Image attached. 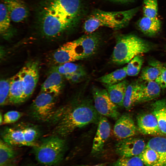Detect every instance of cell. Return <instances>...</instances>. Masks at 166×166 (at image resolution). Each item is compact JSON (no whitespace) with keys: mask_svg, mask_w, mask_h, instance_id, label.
<instances>
[{"mask_svg":"<svg viewBox=\"0 0 166 166\" xmlns=\"http://www.w3.org/2000/svg\"><path fill=\"white\" fill-rule=\"evenodd\" d=\"M143 11L144 16L152 18L158 17L157 0H144Z\"/></svg>","mask_w":166,"mask_h":166,"instance_id":"cell-31","label":"cell"},{"mask_svg":"<svg viewBox=\"0 0 166 166\" xmlns=\"http://www.w3.org/2000/svg\"><path fill=\"white\" fill-rule=\"evenodd\" d=\"M10 88V81L3 79L0 81V105L3 106L8 101Z\"/></svg>","mask_w":166,"mask_h":166,"instance_id":"cell-34","label":"cell"},{"mask_svg":"<svg viewBox=\"0 0 166 166\" xmlns=\"http://www.w3.org/2000/svg\"><path fill=\"white\" fill-rule=\"evenodd\" d=\"M2 140L12 146H27L24 127H7L2 133Z\"/></svg>","mask_w":166,"mask_h":166,"instance_id":"cell-17","label":"cell"},{"mask_svg":"<svg viewBox=\"0 0 166 166\" xmlns=\"http://www.w3.org/2000/svg\"><path fill=\"white\" fill-rule=\"evenodd\" d=\"M139 156L131 157H121L113 166H144Z\"/></svg>","mask_w":166,"mask_h":166,"instance_id":"cell-33","label":"cell"},{"mask_svg":"<svg viewBox=\"0 0 166 166\" xmlns=\"http://www.w3.org/2000/svg\"><path fill=\"white\" fill-rule=\"evenodd\" d=\"M141 93V83L132 82L127 86L123 106L127 110L130 109L136 103L140 102Z\"/></svg>","mask_w":166,"mask_h":166,"instance_id":"cell-21","label":"cell"},{"mask_svg":"<svg viewBox=\"0 0 166 166\" xmlns=\"http://www.w3.org/2000/svg\"><path fill=\"white\" fill-rule=\"evenodd\" d=\"M81 11L80 0H41L36 9V25L44 36L57 38L74 26Z\"/></svg>","mask_w":166,"mask_h":166,"instance_id":"cell-1","label":"cell"},{"mask_svg":"<svg viewBox=\"0 0 166 166\" xmlns=\"http://www.w3.org/2000/svg\"><path fill=\"white\" fill-rule=\"evenodd\" d=\"M161 87L155 81H146L141 83V93L140 102L150 101L160 95Z\"/></svg>","mask_w":166,"mask_h":166,"instance_id":"cell-22","label":"cell"},{"mask_svg":"<svg viewBox=\"0 0 166 166\" xmlns=\"http://www.w3.org/2000/svg\"><path fill=\"white\" fill-rule=\"evenodd\" d=\"M37 63L30 62L26 64L18 72L22 82L24 90V102L32 95L39 78Z\"/></svg>","mask_w":166,"mask_h":166,"instance_id":"cell-8","label":"cell"},{"mask_svg":"<svg viewBox=\"0 0 166 166\" xmlns=\"http://www.w3.org/2000/svg\"><path fill=\"white\" fill-rule=\"evenodd\" d=\"M85 74V71L82 68L71 74L65 77L67 80L71 82L76 83L80 81Z\"/></svg>","mask_w":166,"mask_h":166,"instance_id":"cell-36","label":"cell"},{"mask_svg":"<svg viewBox=\"0 0 166 166\" xmlns=\"http://www.w3.org/2000/svg\"><path fill=\"white\" fill-rule=\"evenodd\" d=\"M83 59L77 52L73 41L62 45L54 52L52 55L53 62L58 65Z\"/></svg>","mask_w":166,"mask_h":166,"instance_id":"cell-12","label":"cell"},{"mask_svg":"<svg viewBox=\"0 0 166 166\" xmlns=\"http://www.w3.org/2000/svg\"><path fill=\"white\" fill-rule=\"evenodd\" d=\"M10 88L8 102L12 105H18L24 102V90L19 72L10 79Z\"/></svg>","mask_w":166,"mask_h":166,"instance_id":"cell-18","label":"cell"},{"mask_svg":"<svg viewBox=\"0 0 166 166\" xmlns=\"http://www.w3.org/2000/svg\"><path fill=\"white\" fill-rule=\"evenodd\" d=\"M92 94L94 107L100 115L116 121L119 117L117 106L111 101L106 89L94 87Z\"/></svg>","mask_w":166,"mask_h":166,"instance_id":"cell-7","label":"cell"},{"mask_svg":"<svg viewBox=\"0 0 166 166\" xmlns=\"http://www.w3.org/2000/svg\"><path fill=\"white\" fill-rule=\"evenodd\" d=\"M66 148L65 140L53 135L43 139L33 147L36 160L42 166H54L62 160Z\"/></svg>","mask_w":166,"mask_h":166,"instance_id":"cell-5","label":"cell"},{"mask_svg":"<svg viewBox=\"0 0 166 166\" xmlns=\"http://www.w3.org/2000/svg\"><path fill=\"white\" fill-rule=\"evenodd\" d=\"M138 129L142 133L148 135H161L157 119L152 113H145L137 118Z\"/></svg>","mask_w":166,"mask_h":166,"instance_id":"cell-15","label":"cell"},{"mask_svg":"<svg viewBox=\"0 0 166 166\" xmlns=\"http://www.w3.org/2000/svg\"><path fill=\"white\" fill-rule=\"evenodd\" d=\"M146 146L155 151L166 165V138L156 136L150 139Z\"/></svg>","mask_w":166,"mask_h":166,"instance_id":"cell-28","label":"cell"},{"mask_svg":"<svg viewBox=\"0 0 166 166\" xmlns=\"http://www.w3.org/2000/svg\"><path fill=\"white\" fill-rule=\"evenodd\" d=\"M127 75L125 66L99 77L97 81L103 84L113 85L123 81Z\"/></svg>","mask_w":166,"mask_h":166,"instance_id":"cell-26","label":"cell"},{"mask_svg":"<svg viewBox=\"0 0 166 166\" xmlns=\"http://www.w3.org/2000/svg\"><path fill=\"white\" fill-rule=\"evenodd\" d=\"M82 68L79 65L69 62L58 65L53 67L52 69L55 70L62 76H65L71 74Z\"/></svg>","mask_w":166,"mask_h":166,"instance_id":"cell-32","label":"cell"},{"mask_svg":"<svg viewBox=\"0 0 166 166\" xmlns=\"http://www.w3.org/2000/svg\"><path fill=\"white\" fill-rule=\"evenodd\" d=\"M128 84L127 81L124 80L113 85H103L111 101L117 106H122Z\"/></svg>","mask_w":166,"mask_h":166,"instance_id":"cell-19","label":"cell"},{"mask_svg":"<svg viewBox=\"0 0 166 166\" xmlns=\"http://www.w3.org/2000/svg\"><path fill=\"white\" fill-rule=\"evenodd\" d=\"M17 163L15 159L0 166H17Z\"/></svg>","mask_w":166,"mask_h":166,"instance_id":"cell-38","label":"cell"},{"mask_svg":"<svg viewBox=\"0 0 166 166\" xmlns=\"http://www.w3.org/2000/svg\"><path fill=\"white\" fill-rule=\"evenodd\" d=\"M103 164H96L95 165H79L78 166H103Z\"/></svg>","mask_w":166,"mask_h":166,"instance_id":"cell-40","label":"cell"},{"mask_svg":"<svg viewBox=\"0 0 166 166\" xmlns=\"http://www.w3.org/2000/svg\"><path fill=\"white\" fill-rule=\"evenodd\" d=\"M146 145L143 140L131 137L120 140L116 144L115 151L121 157L139 156L145 148Z\"/></svg>","mask_w":166,"mask_h":166,"instance_id":"cell-9","label":"cell"},{"mask_svg":"<svg viewBox=\"0 0 166 166\" xmlns=\"http://www.w3.org/2000/svg\"><path fill=\"white\" fill-rule=\"evenodd\" d=\"M11 21L15 22L24 21L29 15V9L22 0H3Z\"/></svg>","mask_w":166,"mask_h":166,"instance_id":"cell-14","label":"cell"},{"mask_svg":"<svg viewBox=\"0 0 166 166\" xmlns=\"http://www.w3.org/2000/svg\"><path fill=\"white\" fill-rule=\"evenodd\" d=\"M155 81L161 89L166 88V67L163 69Z\"/></svg>","mask_w":166,"mask_h":166,"instance_id":"cell-37","label":"cell"},{"mask_svg":"<svg viewBox=\"0 0 166 166\" xmlns=\"http://www.w3.org/2000/svg\"><path fill=\"white\" fill-rule=\"evenodd\" d=\"M165 67L160 63L153 61L150 66L145 67L142 69L141 78L146 81H155Z\"/></svg>","mask_w":166,"mask_h":166,"instance_id":"cell-27","label":"cell"},{"mask_svg":"<svg viewBox=\"0 0 166 166\" xmlns=\"http://www.w3.org/2000/svg\"><path fill=\"white\" fill-rule=\"evenodd\" d=\"M56 114L57 124L53 133L61 138L68 136L79 128L98 124L101 116L88 99L74 101Z\"/></svg>","mask_w":166,"mask_h":166,"instance_id":"cell-2","label":"cell"},{"mask_svg":"<svg viewBox=\"0 0 166 166\" xmlns=\"http://www.w3.org/2000/svg\"><path fill=\"white\" fill-rule=\"evenodd\" d=\"M23 166H42V165H37L33 164H30L26 165Z\"/></svg>","mask_w":166,"mask_h":166,"instance_id":"cell-42","label":"cell"},{"mask_svg":"<svg viewBox=\"0 0 166 166\" xmlns=\"http://www.w3.org/2000/svg\"><path fill=\"white\" fill-rule=\"evenodd\" d=\"M137 132V129L132 118L127 114L120 116L114 125V134L120 140L133 137Z\"/></svg>","mask_w":166,"mask_h":166,"instance_id":"cell-11","label":"cell"},{"mask_svg":"<svg viewBox=\"0 0 166 166\" xmlns=\"http://www.w3.org/2000/svg\"><path fill=\"white\" fill-rule=\"evenodd\" d=\"M98 124L93 143L91 150L93 154H97L102 151L110 133V125L106 117L101 116Z\"/></svg>","mask_w":166,"mask_h":166,"instance_id":"cell-13","label":"cell"},{"mask_svg":"<svg viewBox=\"0 0 166 166\" xmlns=\"http://www.w3.org/2000/svg\"><path fill=\"white\" fill-rule=\"evenodd\" d=\"M23 113L15 110L6 113L3 115L2 124H8L17 121L23 116Z\"/></svg>","mask_w":166,"mask_h":166,"instance_id":"cell-35","label":"cell"},{"mask_svg":"<svg viewBox=\"0 0 166 166\" xmlns=\"http://www.w3.org/2000/svg\"><path fill=\"white\" fill-rule=\"evenodd\" d=\"M143 62L142 57L140 55L136 56L128 63L126 66L127 75L134 76L140 72Z\"/></svg>","mask_w":166,"mask_h":166,"instance_id":"cell-30","label":"cell"},{"mask_svg":"<svg viewBox=\"0 0 166 166\" xmlns=\"http://www.w3.org/2000/svg\"><path fill=\"white\" fill-rule=\"evenodd\" d=\"M152 113L155 116L161 132L166 134V102L158 101L152 105Z\"/></svg>","mask_w":166,"mask_h":166,"instance_id":"cell-23","label":"cell"},{"mask_svg":"<svg viewBox=\"0 0 166 166\" xmlns=\"http://www.w3.org/2000/svg\"><path fill=\"white\" fill-rule=\"evenodd\" d=\"M3 120V117L1 113L0 114V124L1 125L2 124Z\"/></svg>","mask_w":166,"mask_h":166,"instance_id":"cell-41","label":"cell"},{"mask_svg":"<svg viewBox=\"0 0 166 166\" xmlns=\"http://www.w3.org/2000/svg\"><path fill=\"white\" fill-rule=\"evenodd\" d=\"M55 97L51 94L40 92L30 106L32 117L42 122L49 121L53 119L56 113Z\"/></svg>","mask_w":166,"mask_h":166,"instance_id":"cell-6","label":"cell"},{"mask_svg":"<svg viewBox=\"0 0 166 166\" xmlns=\"http://www.w3.org/2000/svg\"><path fill=\"white\" fill-rule=\"evenodd\" d=\"M161 25L158 17L152 18L143 16L137 22L140 30L144 35L149 37L154 36L159 33Z\"/></svg>","mask_w":166,"mask_h":166,"instance_id":"cell-20","label":"cell"},{"mask_svg":"<svg viewBox=\"0 0 166 166\" xmlns=\"http://www.w3.org/2000/svg\"><path fill=\"white\" fill-rule=\"evenodd\" d=\"M11 18L7 9L3 2H1L0 6V33L5 38L11 36L13 30L11 24Z\"/></svg>","mask_w":166,"mask_h":166,"instance_id":"cell-24","label":"cell"},{"mask_svg":"<svg viewBox=\"0 0 166 166\" xmlns=\"http://www.w3.org/2000/svg\"><path fill=\"white\" fill-rule=\"evenodd\" d=\"M112 0L118 2H130L133 0Z\"/></svg>","mask_w":166,"mask_h":166,"instance_id":"cell-39","label":"cell"},{"mask_svg":"<svg viewBox=\"0 0 166 166\" xmlns=\"http://www.w3.org/2000/svg\"><path fill=\"white\" fill-rule=\"evenodd\" d=\"M13 146L0 140V166L15 159L17 153Z\"/></svg>","mask_w":166,"mask_h":166,"instance_id":"cell-29","label":"cell"},{"mask_svg":"<svg viewBox=\"0 0 166 166\" xmlns=\"http://www.w3.org/2000/svg\"><path fill=\"white\" fill-rule=\"evenodd\" d=\"M139 156L145 166H166L157 153L146 146Z\"/></svg>","mask_w":166,"mask_h":166,"instance_id":"cell-25","label":"cell"},{"mask_svg":"<svg viewBox=\"0 0 166 166\" xmlns=\"http://www.w3.org/2000/svg\"><path fill=\"white\" fill-rule=\"evenodd\" d=\"M152 47L150 43L136 35H121L117 38L112 60L117 65L128 63L136 56L150 51Z\"/></svg>","mask_w":166,"mask_h":166,"instance_id":"cell-4","label":"cell"},{"mask_svg":"<svg viewBox=\"0 0 166 166\" xmlns=\"http://www.w3.org/2000/svg\"><path fill=\"white\" fill-rule=\"evenodd\" d=\"M73 41L77 52L84 59L96 52L100 38L98 34L93 33L83 35Z\"/></svg>","mask_w":166,"mask_h":166,"instance_id":"cell-10","label":"cell"},{"mask_svg":"<svg viewBox=\"0 0 166 166\" xmlns=\"http://www.w3.org/2000/svg\"><path fill=\"white\" fill-rule=\"evenodd\" d=\"M139 7L117 12L97 10L85 20L83 30L87 34L93 33L100 27L119 29L126 26L137 13Z\"/></svg>","mask_w":166,"mask_h":166,"instance_id":"cell-3","label":"cell"},{"mask_svg":"<svg viewBox=\"0 0 166 166\" xmlns=\"http://www.w3.org/2000/svg\"><path fill=\"white\" fill-rule=\"evenodd\" d=\"M62 75L53 69L41 85V92L51 94L55 97L61 93L63 86Z\"/></svg>","mask_w":166,"mask_h":166,"instance_id":"cell-16","label":"cell"}]
</instances>
